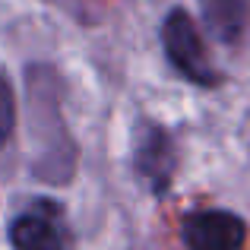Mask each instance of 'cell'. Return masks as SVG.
Returning a JSON list of instances; mask_svg holds the SVG:
<instances>
[{
    "label": "cell",
    "instance_id": "2",
    "mask_svg": "<svg viewBox=\"0 0 250 250\" xmlns=\"http://www.w3.org/2000/svg\"><path fill=\"white\" fill-rule=\"evenodd\" d=\"M133 168L152 193H165L177 168L174 143L168 130L155 121H140L133 133Z\"/></svg>",
    "mask_w": 250,
    "mask_h": 250
},
{
    "label": "cell",
    "instance_id": "5",
    "mask_svg": "<svg viewBox=\"0 0 250 250\" xmlns=\"http://www.w3.org/2000/svg\"><path fill=\"white\" fill-rule=\"evenodd\" d=\"M203 19L222 42H238L247 29V0H200Z\"/></svg>",
    "mask_w": 250,
    "mask_h": 250
},
{
    "label": "cell",
    "instance_id": "1",
    "mask_svg": "<svg viewBox=\"0 0 250 250\" xmlns=\"http://www.w3.org/2000/svg\"><path fill=\"white\" fill-rule=\"evenodd\" d=\"M162 44H165V54L171 61V67L177 73H184L190 83L206 85V89H215L222 85V73L206 54V44L200 38V29H196L193 16L181 6L165 16L162 22Z\"/></svg>",
    "mask_w": 250,
    "mask_h": 250
},
{
    "label": "cell",
    "instance_id": "4",
    "mask_svg": "<svg viewBox=\"0 0 250 250\" xmlns=\"http://www.w3.org/2000/svg\"><path fill=\"white\" fill-rule=\"evenodd\" d=\"M10 244L13 250H63L67 238H63L61 212L48 209V203L32 212H22L10 225Z\"/></svg>",
    "mask_w": 250,
    "mask_h": 250
},
{
    "label": "cell",
    "instance_id": "3",
    "mask_svg": "<svg viewBox=\"0 0 250 250\" xmlns=\"http://www.w3.org/2000/svg\"><path fill=\"white\" fill-rule=\"evenodd\" d=\"M187 250H244L247 222L225 209H196L181 225Z\"/></svg>",
    "mask_w": 250,
    "mask_h": 250
},
{
    "label": "cell",
    "instance_id": "6",
    "mask_svg": "<svg viewBox=\"0 0 250 250\" xmlns=\"http://www.w3.org/2000/svg\"><path fill=\"white\" fill-rule=\"evenodd\" d=\"M13 127H16V98L6 76L0 73V146L13 136Z\"/></svg>",
    "mask_w": 250,
    "mask_h": 250
}]
</instances>
